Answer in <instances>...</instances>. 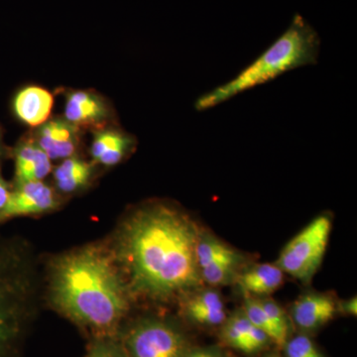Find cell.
I'll return each instance as SVG.
<instances>
[{
  "label": "cell",
  "mask_w": 357,
  "mask_h": 357,
  "mask_svg": "<svg viewBox=\"0 0 357 357\" xmlns=\"http://www.w3.org/2000/svg\"><path fill=\"white\" fill-rule=\"evenodd\" d=\"M251 323L246 318L243 311L237 312L223 323L222 338L225 344L238 351L252 354L248 342V333Z\"/></svg>",
  "instance_id": "cell-18"
},
{
  "label": "cell",
  "mask_w": 357,
  "mask_h": 357,
  "mask_svg": "<svg viewBox=\"0 0 357 357\" xmlns=\"http://www.w3.org/2000/svg\"><path fill=\"white\" fill-rule=\"evenodd\" d=\"M285 344L287 357H321L318 349L306 335H298Z\"/></svg>",
  "instance_id": "cell-23"
},
{
  "label": "cell",
  "mask_w": 357,
  "mask_h": 357,
  "mask_svg": "<svg viewBox=\"0 0 357 357\" xmlns=\"http://www.w3.org/2000/svg\"><path fill=\"white\" fill-rule=\"evenodd\" d=\"M11 152H13V148L7 146L4 142V130L0 126V161L11 158Z\"/></svg>",
  "instance_id": "cell-26"
},
{
  "label": "cell",
  "mask_w": 357,
  "mask_h": 357,
  "mask_svg": "<svg viewBox=\"0 0 357 357\" xmlns=\"http://www.w3.org/2000/svg\"><path fill=\"white\" fill-rule=\"evenodd\" d=\"M185 316L203 326H218L227 319L225 304L220 294L213 289L196 290L183 298Z\"/></svg>",
  "instance_id": "cell-14"
},
{
  "label": "cell",
  "mask_w": 357,
  "mask_h": 357,
  "mask_svg": "<svg viewBox=\"0 0 357 357\" xmlns=\"http://www.w3.org/2000/svg\"><path fill=\"white\" fill-rule=\"evenodd\" d=\"M243 311L248 321L256 328L266 333L270 340L274 342L275 344L282 347L287 342V340L282 337L281 333L272 323L271 319L269 318L267 312L263 309L259 300L256 299L252 296H246Z\"/></svg>",
  "instance_id": "cell-19"
},
{
  "label": "cell",
  "mask_w": 357,
  "mask_h": 357,
  "mask_svg": "<svg viewBox=\"0 0 357 357\" xmlns=\"http://www.w3.org/2000/svg\"><path fill=\"white\" fill-rule=\"evenodd\" d=\"M11 158L14 160L13 185L44 181L53 171L52 160L29 132L25 133L13 148Z\"/></svg>",
  "instance_id": "cell-12"
},
{
  "label": "cell",
  "mask_w": 357,
  "mask_h": 357,
  "mask_svg": "<svg viewBox=\"0 0 357 357\" xmlns=\"http://www.w3.org/2000/svg\"><path fill=\"white\" fill-rule=\"evenodd\" d=\"M260 304L267 312L269 318L271 319L272 323L276 326L277 330L281 333L282 337L287 340L288 331H289V321L288 317L286 312L282 309L278 303L275 302L272 299H260Z\"/></svg>",
  "instance_id": "cell-22"
},
{
  "label": "cell",
  "mask_w": 357,
  "mask_h": 357,
  "mask_svg": "<svg viewBox=\"0 0 357 357\" xmlns=\"http://www.w3.org/2000/svg\"><path fill=\"white\" fill-rule=\"evenodd\" d=\"M337 312V305L331 296L310 293L301 296L294 303L292 316L296 325L312 331L330 321Z\"/></svg>",
  "instance_id": "cell-15"
},
{
  "label": "cell",
  "mask_w": 357,
  "mask_h": 357,
  "mask_svg": "<svg viewBox=\"0 0 357 357\" xmlns=\"http://www.w3.org/2000/svg\"><path fill=\"white\" fill-rule=\"evenodd\" d=\"M196 257L199 269L213 262L243 260V256L236 249L230 248L213 234L203 231H199Z\"/></svg>",
  "instance_id": "cell-17"
},
{
  "label": "cell",
  "mask_w": 357,
  "mask_h": 357,
  "mask_svg": "<svg viewBox=\"0 0 357 357\" xmlns=\"http://www.w3.org/2000/svg\"><path fill=\"white\" fill-rule=\"evenodd\" d=\"M243 263V260L211 263L208 266L199 269L202 280L211 286L229 285L236 282Z\"/></svg>",
  "instance_id": "cell-20"
},
{
  "label": "cell",
  "mask_w": 357,
  "mask_h": 357,
  "mask_svg": "<svg viewBox=\"0 0 357 357\" xmlns=\"http://www.w3.org/2000/svg\"><path fill=\"white\" fill-rule=\"evenodd\" d=\"M337 311L342 312L344 314L356 317L357 314V299L356 297L349 298V299L340 301L337 303Z\"/></svg>",
  "instance_id": "cell-25"
},
{
  "label": "cell",
  "mask_w": 357,
  "mask_h": 357,
  "mask_svg": "<svg viewBox=\"0 0 357 357\" xmlns=\"http://www.w3.org/2000/svg\"><path fill=\"white\" fill-rule=\"evenodd\" d=\"M43 300L95 340L116 338L134 301L107 239L51 256Z\"/></svg>",
  "instance_id": "cell-2"
},
{
  "label": "cell",
  "mask_w": 357,
  "mask_h": 357,
  "mask_svg": "<svg viewBox=\"0 0 357 357\" xmlns=\"http://www.w3.org/2000/svg\"><path fill=\"white\" fill-rule=\"evenodd\" d=\"M236 282L248 296H266L281 287L284 272L277 264H257L239 272Z\"/></svg>",
  "instance_id": "cell-16"
},
{
  "label": "cell",
  "mask_w": 357,
  "mask_h": 357,
  "mask_svg": "<svg viewBox=\"0 0 357 357\" xmlns=\"http://www.w3.org/2000/svg\"><path fill=\"white\" fill-rule=\"evenodd\" d=\"M53 107V93L37 84H28L18 89L11 103L14 116L31 129L50 119Z\"/></svg>",
  "instance_id": "cell-13"
},
{
  "label": "cell",
  "mask_w": 357,
  "mask_h": 357,
  "mask_svg": "<svg viewBox=\"0 0 357 357\" xmlns=\"http://www.w3.org/2000/svg\"><path fill=\"white\" fill-rule=\"evenodd\" d=\"M319 50L318 33L300 14H296L285 32L266 50L234 79L199 96L195 107L198 112L213 109L248 89L273 81L289 70L317 64Z\"/></svg>",
  "instance_id": "cell-4"
},
{
  "label": "cell",
  "mask_w": 357,
  "mask_h": 357,
  "mask_svg": "<svg viewBox=\"0 0 357 357\" xmlns=\"http://www.w3.org/2000/svg\"><path fill=\"white\" fill-rule=\"evenodd\" d=\"M61 93L65 96L63 116L84 132L119 123L114 105L102 93L93 89H62Z\"/></svg>",
  "instance_id": "cell-7"
},
{
  "label": "cell",
  "mask_w": 357,
  "mask_h": 357,
  "mask_svg": "<svg viewBox=\"0 0 357 357\" xmlns=\"http://www.w3.org/2000/svg\"><path fill=\"white\" fill-rule=\"evenodd\" d=\"M199 231L168 202H146L124 215L107 241L134 300L168 303L201 287Z\"/></svg>",
  "instance_id": "cell-1"
},
{
  "label": "cell",
  "mask_w": 357,
  "mask_h": 357,
  "mask_svg": "<svg viewBox=\"0 0 357 357\" xmlns=\"http://www.w3.org/2000/svg\"><path fill=\"white\" fill-rule=\"evenodd\" d=\"M89 147L91 160L103 168H112L128 159L137 148V138L121 128V124L93 131Z\"/></svg>",
  "instance_id": "cell-10"
},
{
  "label": "cell",
  "mask_w": 357,
  "mask_h": 357,
  "mask_svg": "<svg viewBox=\"0 0 357 357\" xmlns=\"http://www.w3.org/2000/svg\"><path fill=\"white\" fill-rule=\"evenodd\" d=\"M267 357H278L277 356H267Z\"/></svg>",
  "instance_id": "cell-28"
},
{
  "label": "cell",
  "mask_w": 357,
  "mask_h": 357,
  "mask_svg": "<svg viewBox=\"0 0 357 357\" xmlns=\"http://www.w3.org/2000/svg\"><path fill=\"white\" fill-rule=\"evenodd\" d=\"M1 162L0 161V222H1V217L4 211L8 206L9 201H10L11 192L13 190V183H9L3 177Z\"/></svg>",
  "instance_id": "cell-24"
},
{
  "label": "cell",
  "mask_w": 357,
  "mask_h": 357,
  "mask_svg": "<svg viewBox=\"0 0 357 357\" xmlns=\"http://www.w3.org/2000/svg\"><path fill=\"white\" fill-rule=\"evenodd\" d=\"M98 168L82 155L62 160L52 171L53 187L62 198H69L89 189L98 178Z\"/></svg>",
  "instance_id": "cell-11"
},
{
  "label": "cell",
  "mask_w": 357,
  "mask_h": 357,
  "mask_svg": "<svg viewBox=\"0 0 357 357\" xmlns=\"http://www.w3.org/2000/svg\"><path fill=\"white\" fill-rule=\"evenodd\" d=\"M63 199L53 185L44 181L13 185L10 201L2 215L0 225L16 218L37 217L53 213L62 206Z\"/></svg>",
  "instance_id": "cell-8"
},
{
  "label": "cell",
  "mask_w": 357,
  "mask_h": 357,
  "mask_svg": "<svg viewBox=\"0 0 357 357\" xmlns=\"http://www.w3.org/2000/svg\"><path fill=\"white\" fill-rule=\"evenodd\" d=\"M29 133L52 161H62L82 155L84 132L70 123L63 115L51 116L42 126L31 129Z\"/></svg>",
  "instance_id": "cell-9"
},
{
  "label": "cell",
  "mask_w": 357,
  "mask_h": 357,
  "mask_svg": "<svg viewBox=\"0 0 357 357\" xmlns=\"http://www.w3.org/2000/svg\"><path fill=\"white\" fill-rule=\"evenodd\" d=\"M331 229L328 215H319L284 248L276 264L297 280L311 281L323 262Z\"/></svg>",
  "instance_id": "cell-5"
},
{
  "label": "cell",
  "mask_w": 357,
  "mask_h": 357,
  "mask_svg": "<svg viewBox=\"0 0 357 357\" xmlns=\"http://www.w3.org/2000/svg\"><path fill=\"white\" fill-rule=\"evenodd\" d=\"M184 357H220V356L210 349H199V351L187 352Z\"/></svg>",
  "instance_id": "cell-27"
},
{
  "label": "cell",
  "mask_w": 357,
  "mask_h": 357,
  "mask_svg": "<svg viewBox=\"0 0 357 357\" xmlns=\"http://www.w3.org/2000/svg\"><path fill=\"white\" fill-rule=\"evenodd\" d=\"M43 300V271L24 238L0 234V357H15Z\"/></svg>",
  "instance_id": "cell-3"
},
{
  "label": "cell",
  "mask_w": 357,
  "mask_h": 357,
  "mask_svg": "<svg viewBox=\"0 0 357 357\" xmlns=\"http://www.w3.org/2000/svg\"><path fill=\"white\" fill-rule=\"evenodd\" d=\"M84 357H128L123 345L117 338L95 340L89 354Z\"/></svg>",
  "instance_id": "cell-21"
},
{
  "label": "cell",
  "mask_w": 357,
  "mask_h": 357,
  "mask_svg": "<svg viewBox=\"0 0 357 357\" xmlns=\"http://www.w3.org/2000/svg\"><path fill=\"white\" fill-rule=\"evenodd\" d=\"M122 345L128 357H184L188 352L182 333L157 319L136 323L126 333Z\"/></svg>",
  "instance_id": "cell-6"
}]
</instances>
